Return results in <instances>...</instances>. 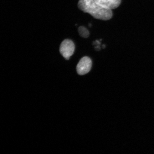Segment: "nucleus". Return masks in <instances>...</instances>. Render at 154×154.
I'll return each instance as SVG.
<instances>
[{
  "label": "nucleus",
  "instance_id": "f257e3e1",
  "mask_svg": "<svg viewBox=\"0 0 154 154\" xmlns=\"http://www.w3.org/2000/svg\"><path fill=\"white\" fill-rule=\"evenodd\" d=\"M78 6L84 12L88 13L96 19L107 20L113 16L111 10L102 6L95 0H79Z\"/></svg>",
  "mask_w": 154,
  "mask_h": 154
},
{
  "label": "nucleus",
  "instance_id": "f03ea898",
  "mask_svg": "<svg viewBox=\"0 0 154 154\" xmlns=\"http://www.w3.org/2000/svg\"><path fill=\"white\" fill-rule=\"evenodd\" d=\"M75 49V45L72 40L65 39L61 44L60 52L65 59L68 60L74 54Z\"/></svg>",
  "mask_w": 154,
  "mask_h": 154
},
{
  "label": "nucleus",
  "instance_id": "7ed1b4c3",
  "mask_svg": "<svg viewBox=\"0 0 154 154\" xmlns=\"http://www.w3.org/2000/svg\"><path fill=\"white\" fill-rule=\"evenodd\" d=\"M92 65V60L90 57H82L77 65V72L81 75L87 74L91 70Z\"/></svg>",
  "mask_w": 154,
  "mask_h": 154
},
{
  "label": "nucleus",
  "instance_id": "20e7f679",
  "mask_svg": "<svg viewBox=\"0 0 154 154\" xmlns=\"http://www.w3.org/2000/svg\"><path fill=\"white\" fill-rule=\"evenodd\" d=\"M95 1L102 6L112 10L118 8L121 5L122 0H95Z\"/></svg>",
  "mask_w": 154,
  "mask_h": 154
},
{
  "label": "nucleus",
  "instance_id": "39448f33",
  "mask_svg": "<svg viewBox=\"0 0 154 154\" xmlns=\"http://www.w3.org/2000/svg\"><path fill=\"white\" fill-rule=\"evenodd\" d=\"M78 32L80 35L84 38H87L89 36L88 30L84 26H80L78 29Z\"/></svg>",
  "mask_w": 154,
  "mask_h": 154
},
{
  "label": "nucleus",
  "instance_id": "423d86ee",
  "mask_svg": "<svg viewBox=\"0 0 154 154\" xmlns=\"http://www.w3.org/2000/svg\"><path fill=\"white\" fill-rule=\"evenodd\" d=\"M94 45L96 44V45H99V44H100V42L99 40H96L95 42H94Z\"/></svg>",
  "mask_w": 154,
  "mask_h": 154
},
{
  "label": "nucleus",
  "instance_id": "0eeeda50",
  "mask_svg": "<svg viewBox=\"0 0 154 154\" xmlns=\"http://www.w3.org/2000/svg\"><path fill=\"white\" fill-rule=\"evenodd\" d=\"M95 49L97 51H99L100 50V47L99 45H97L95 47Z\"/></svg>",
  "mask_w": 154,
  "mask_h": 154
}]
</instances>
